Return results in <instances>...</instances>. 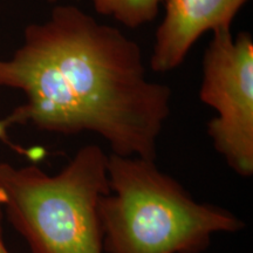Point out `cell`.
<instances>
[{
    "label": "cell",
    "instance_id": "1",
    "mask_svg": "<svg viewBox=\"0 0 253 253\" xmlns=\"http://www.w3.org/2000/svg\"><path fill=\"white\" fill-rule=\"evenodd\" d=\"M0 87L21 90L26 102L0 119L61 135L93 132L112 154L156 161L172 91L147 77L141 47L119 28L75 5H59L25 28L13 55L0 58Z\"/></svg>",
    "mask_w": 253,
    "mask_h": 253
},
{
    "label": "cell",
    "instance_id": "4",
    "mask_svg": "<svg viewBox=\"0 0 253 253\" xmlns=\"http://www.w3.org/2000/svg\"><path fill=\"white\" fill-rule=\"evenodd\" d=\"M199 99L217 115L208 122L214 150L238 176L253 175V39L231 28L212 32L202 61Z\"/></svg>",
    "mask_w": 253,
    "mask_h": 253
},
{
    "label": "cell",
    "instance_id": "2",
    "mask_svg": "<svg viewBox=\"0 0 253 253\" xmlns=\"http://www.w3.org/2000/svg\"><path fill=\"white\" fill-rule=\"evenodd\" d=\"M108 178L99 204L106 253H204L213 236L245 227L227 209L192 198L153 160L110 153Z\"/></svg>",
    "mask_w": 253,
    "mask_h": 253
},
{
    "label": "cell",
    "instance_id": "7",
    "mask_svg": "<svg viewBox=\"0 0 253 253\" xmlns=\"http://www.w3.org/2000/svg\"><path fill=\"white\" fill-rule=\"evenodd\" d=\"M4 209L0 202V253H9L4 242V233H2V219H4Z\"/></svg>",
    "mask_w": 253,
    "mask_h": 253
},
{
    "label": "cell",
    "instance_id": "5",
    "mask_svg": "<svg viewBox=\"0 0 253 253\" xmlns=\"http://www.w3.org/2000/svg\"><path fill=\"white\" fill-rule=\"evenodd\" d=\"M250 0H164L150 55V68L168 73L184 62L195 43L209 32L231 28Z\"/></svg>",
    "mask_w": 253,
    "mask_h": 253
},
{
    "label": "cell",
    "instance_id": "6",
    "mask_svg": "<svg viewBox=\"0 0 253 253\" xmlns=\"http://www.w3.org/2000/svg\"><path fill=\"white\" fill-rule=\"evenodd\" d=\"M164 0H93L95 11L123 26L138 28L157 18Z\"/></svg>",
    "mask_w": 253,
    "mask_h": 253
},
{
    "label": "cell",
    "instance_id": "8",
    "mask_svg": "<svg viewBox=\"0 0 253 253\" xmlns=\"http://www.w3.org/2000/svg\"><path fill=\"white\" fill-rule=\"evenodd\" d=\"M47 1H49V2H56V1H58V0H47Z\"/></svg>",
    "mask_w": 253,
    "mask_h": 253
},
{
    "label": "cell",
    "instance_id": "3",
    "mask_svg": "<svg viewBox=\"0 0 253 253\" xmlns=\"http://www.w3.org/2000/svg\"><path fill=\"white\" fill-rule=\"evenodd\" d=\"M108 155L77 151L61 171L0 163V202L32 253H106L99 204L109 194Z\"/></svg>",
    "mask_w": 253,
    "mask_h": 253
}]
</instances>
